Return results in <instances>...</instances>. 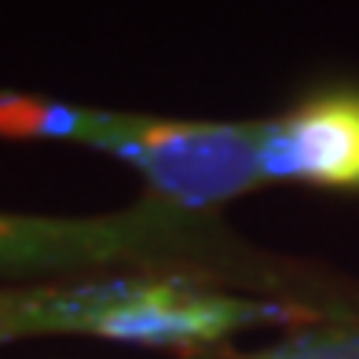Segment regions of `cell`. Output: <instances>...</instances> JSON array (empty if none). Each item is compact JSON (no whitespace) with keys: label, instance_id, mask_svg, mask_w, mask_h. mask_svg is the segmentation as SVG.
Masks as SVG:
<instances>
[{"label":"cell","instance_id":"obj_1","mask_svg":"<svg viewBox=\"0 0 359 359\" xmlns=\"http://www.w3.org/2000/svg\"><path fill=\"white\" fill-rule=\"evenodd\" d=\"M319 308L220 290L191 271H140L114 279L0 290V341L77 334L143 348L209 355L231 334L268 323H304Z\"/></svg>","mask_w":359,"mask_h":359},{"label":"cell","instance_id":"obj_2","mask_svg":"<svg viewBox=\"0 0 359 359\" xmlns=\"http://www.w3.org/2000/svg\"><path fill=\"white\" fill-rule=\"evenodd\" d=\"M231 250L213 217L147 198L110 217H22L0 213V279L74 275L100 268L187 271L227 264Z\"/></svg>","mask_w":359,"mask_h":359},{"label":"cell","instance_id":"obj_3","mask_svg":"<svg viewBox=\"0 0 359 359\" xmlns=\"http://www.w3.org/2000/svg\"><path fill=\"white\" fill-rule=\"evenodd\" d=\"M81 143L133 165L151 198L205 213L264 184L260 121H184L88 107Z\"/></svg>","mask_w":359,"mask_h":359},{"label":"cell","instance_id":"obj_4","mask_svg":"<svg viewBox=\"0 0 359 359\" xmlns=\"http://www.w3.org/2000/svg\"><path fill=\"white\" fill-rule=\"evenodd\" d=\"M264 184H304L359 194V88L334 85L260 118Z\"/></svg>","mask_w":359,"mask_h":359},{"label":"cell","instance_id":"obj_5","mask_svg":"<svg viewBox=\"0 0 359 359\" xmlns=\"http://www.w3.org/2000/svg\"><path fill=\"white\" fill-rule=\"evenodd\" d=\"M198 359H359V308L316 312L297 323L286 337L260 345L253 352H209Z\"/></svg>","mask_w":359,"mask_h":359},{"label":"cell","instance_id":"obj_6","mask_svg":"<svg viewBox=\"0 0 359 359\" xmlns=\"http://www.w3.org/2000/svg\"><path fill=\"white\" fill-rule=\"evenodd\" d=\"M88 107L0 92V136L8 140H62L81 143Z\"/></svg>","mask_w":359,"mask_h":359}]
</instances>
